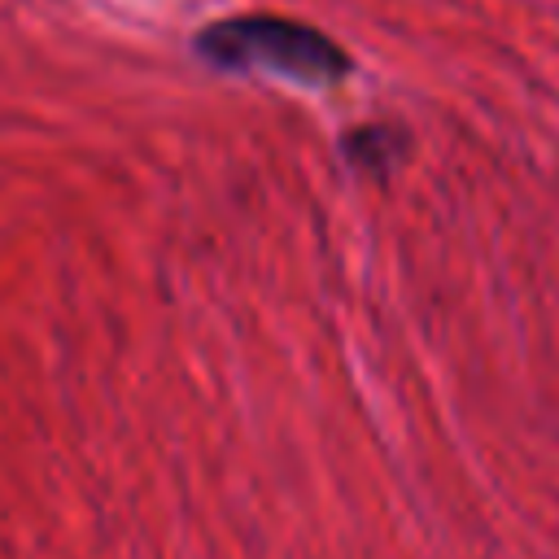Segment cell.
Returning a JSON list of instances; mask_svg holds the SVG:
<instances>
[{
  "mask_svg": "<svg viewBox=\"0 0 559 559\" xmlns=\"http://www.w3.org/2000/svg\"><path fill=\"white\" fill-rule=\"evenodd\" d=\"M201 52L227 70L280 74L310 87L341 83L349 74V57L341 44H332L314 26H301L293 17H271V13L214 22L210 31H201Z\"/></svg>",
  "mask_w": 559,
  "mask_h": 559,
  "instance_id": "1",
  "label": "cell"
}]
</instances>
